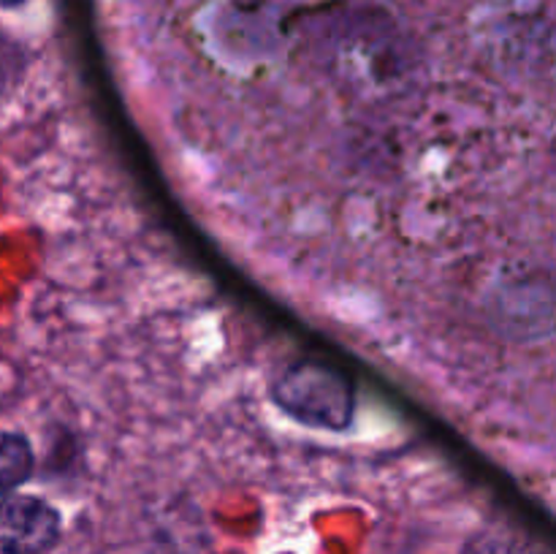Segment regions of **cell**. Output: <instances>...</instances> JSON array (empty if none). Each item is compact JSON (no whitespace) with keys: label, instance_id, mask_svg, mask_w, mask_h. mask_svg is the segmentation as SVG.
Returning a JSON list of instances; mask_svg holds the SVG:
<instances>
[{"label":"cell","instance_id":"obj_4","mask_svg":"<svg viewBox=\"0 0 556 554\" xmlns=\"http://www.w3.org/2000/svg\"><path fill=\"white\" fill-rule=\"evenodd\" d=\"M25 3V0H0V5H3V9H16V5H22Z\"/></svg>","mask_w":556,"mask_h":554},{"label":"cell","instance_id":"obj_1","mask_svg":"<svg viewBox=\"0 0 556 554\" xmlns=\"http://www.w3.org/2000/svg\"><path fill=\"white\" fill-rule=\"evenodd\" d=\"M271 400L282 413L313 429L342 432L356 416V389L345 369L329 362H296L271 386Z\"/></svg>","mask_w":556,"mask_h":554},{"label":"cell","instance_id":"obj_3","mask_svg":"<svg viewBox=\"0 0 556 554\" xmlns=\"http://www.w3.org/2000/svg\"><path fill=\"white\" fill-rule=\"evenodd\" d=\"M36 456L27 438L16 432H0V498H9L33 476Z\"/></svg>","mask_w":556,"mask_h":554},{"label":"cell","instance_id":"obj_2","mask_svg":"<svg viewBox=\"0 0 556 554\" xmlns=\"http://www.w3.org/2000/svg\"><path fill=\"white\" fill-rule=\"evenodd\" d=\"M63 519L54 505L30 494L0 498V554H47L58 546Z\"/></svg>","mask_w":556,"mask_h":554},{"label":"cell","instance_id":"obj_5","mask_svg":"<svg viewBox=\"0 0 556 554\" xmlns=\"http://www.w3.org/2000/svg\"><path fill=\"white\" fill-rule=\"evenodd\" d=\"M552 150H554V155H556V136H554V141H552Z\"/></svg>","mask_w":556,"mask_h":554}]
</instances>
